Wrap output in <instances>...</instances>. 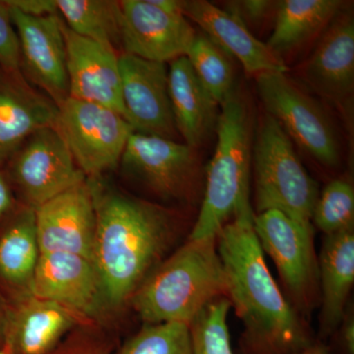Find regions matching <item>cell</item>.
Wrapping results in <instances>:
<instances>
[{
	"label": "cell",
	"mask_w": 354,
	"mask_h": 354,
	"mask_svg": "<svg viewBox=\"0 0 354 354\" xmlns=\"http://www.w3.org/2000/svg\"><path fill=\"white\" fill-rule=\"evenodd\" d=\"M254 216H237L216 236L225 297L243 322L244 353L295 354L314 342L268 269Z\"/></svg>",
	"instance_id": "6da1fadb"
},
{
	"label": "cell",
	"mask_w": 354,
	"mask_h": 354,
	"mask_svg": "<svg viewBox=\"0 0 354 354\" xmlns=\"http://www.w3.org/2000/svg\"><path fill=\"white\" fill-rule=\"evenodd\" d=\"M95 215L93 262L109 307H120L162 259L174 223L165 209L86 177Z\"/></svg>",
	"instance_id": "7a4b0ae2"
},
{
	"label": "cell",
	"mask_w": 354,
	"mask_h": 354,
	"mask_svg": "<svg viewBox=\"0 0 354 354\" xmlns=\"http://www.w3.org/2000/svg\"><path fill=\"white\" fill-rule=\"evenodd\" d=\"M221 297H225V277L216 239H189L149 272L130 299L146 324L190 325Z\"/></svg>",
	"instance_id": "3957f363"
},
{
	"label": "cell",
	"mask_w": 354,
	"mask_h": 354,
	"mask_svg": "<svg viewBox=\"0 0 354 354\" xmlns=\"http://www.w3.org/2000/svg\"><path fill=\"white\" fill-rule=\"evenodd\" d=\"M218 143L207 171L206 191L189 239H216L230 218L254 215L250 199L252 136L250 113L234 92L221 104Z\"/></svg>",
	"instance_id": "277c9868"
},
{
	"label": "cell",
	"mask_w": 354,
	"mask_h": 354,
	"mask_svg": "<svg viewBox=\"0 0 354 354\" xmlns=\"http://www.w3.org/2000/svg\"><path fill=\"white\" fill-rule=\"evenodd\" d=\"M251 165L258 214L278 209L314 232L318 185L305 171L290 137L269 114L258 130Z\"/></svg>",
	"instance_id": "5b68a950"
},
{
	"label": "cell",
	"mask_w": 354,
	"mask_h": 354,
	"mask_svg": "<svg viewBox=\"0 0 354 354\" xmlns=\"http://www.w3.org/2000/svg\"><path fill=\"white\" fill-rule=\"evenodd\" d=\"M57 109L55 129L85 176H102L120 165L133 132L121 114L101 104L70 97Z\"/></svg>",
	"instance_id": "8992f818"
},
{
	"label": "cell",
	"mask_w": 354,
	"mask_h": 354,
	"mask_svg": "<svg viewBox=\"0 0 354 354\" xmlns=\"http://www.w3.org/2000/svg\"><path fill=\"white\" fill-rule=\"evenodd\" d=\"M256 82L268 114L277 120L290 140L326 167L337 165L339 160L337 138L317 102L285 73L259 74Z\"/></svg>",
	"instance_id": "52a82bcc"
},
{
	"label": "cell",
	"mask_w": 354,
	"mask_h": 354,
	"mask_svg": "<svg viewBox=\"0 0 354 354\" xmlns=\"http://www.w3.org/2000/svg\"><path fill=\"white\" fill-rule=\"evenodd\" d=\"M14 155V179L30 208H38L86 179L55 127L32 133Z\"/></svg>",
	"instance_id": "ba28073f"
},
{
	"label": "cell",
	"mask_w": 354,
	"mask_h": 354,
	"mask_svg": "<svg viewBox=\"0 0 354 354\" xmlns=\"http://www.w3.org/2000/svg\"><path fill=\"white\" fill-rule=\"evenodd\" d=\"M253 225L262 250L274 260L291 297L300 308H308L313 302L318 277L314 232L278 209L254 216Z\"/></svg>",
	"instance_id": "9c48e42d"
},
{
	"label": "cell",
	"mask_w": 354,
	"mask_h": 354,
	"mask_svg": "<svg viewBox=\"0 0 354 354\" xmlns=\"http://www.w3.org/2000/svg\"><path fill=\"white\" fill-rule=\"evenodd\" d=\"M196 37L183 13H172L150 0L120 1V44L127 55L171 62L186 57Z\"/></svg>",
	"instance_id": "30bf717a"
},
{
	"label": "cell",
	"mask_w": 354,
	"mask_h": 354,
	"mask_svg": "<svg viewBox=\"0 0 354 354\" xmlns=\"http://www.w3.org/2000/svg\"><path fill=\"white\" fill-rule=\"evenodd\" d=\"M118 64L124 118L133 132L174 140L167 64L122 53Z\"/></svg>",
	"instance_id": "8fae6325"
},
{
	"label": "cell",
	"mask_w": 354,
	"mask_h": 354,
	"mask_svg": "<svg viewBox=\"0 0 354 354\" xmlns=\"http://www.w3.org/2000/svg\"><path fill=\"white\" fill-rule=\"evenodd\" d=\"M29 293L80 318L95 317L109 307L94 262L77 254L41 253Z\"/></svg>",
	"instance_id": "7c38bea8"
},
{
	"label": "cell",
	"mask_w": 354,
	"mask_h": 354,
	"mask_svg": "<svg viewBox=\"0 0 354 354\" xmlns=\"http://www.w3.org/2000/svg\"><path fill=\"white\" fill-rule=\"evenodd\" d=\"M7 6L19 38L21 67L58 106L69 97L62 19L58 15L32 17Z\"/></svg>",
	"instance_id": "4fadbf2b"
},
{
	"label": "cell",
	"mask_w": 354,
	"mask_h": 354,
	"mask_svg": "<svg viewBox=\"0 0 354 354\" xmlns=\"http://www.w3.org/2000/svg\"><path fill=\"white\" fill-rule=\"evenodd\" d=\"M41 253L77 254L93 261L94 202L87 178L35 209Z\"/></svg>",
	"instance_id": "5bb4252c"
},
{
	"label": "cell",
	"mask_w": 354,
	"mask_h": 354,
	"mask_svg": "<svg viewBox=\"0 0 354 354\" xmlns=\"http://www.w3.org/2000/svg\"><path fill=\"white\" fill-rule=\"evenodd\" d=\"M69 97L113 109L124 118L118 57L113 48L71 31L64 21Z\"/></svg>",
	"instance_id": "9a60e30c"
},
{
	"label": "cell",
	"mask_w": 354,
	"mask_h": 354,
	"mask_svg": "<svg viewBox=\"0 0 354 354\" xmlns=\"http://www.w3.org/2000/svg\"><path fill=\"white\" fill-rule=\"evenodd\" d=\"M192 150L172 139L132 132L120 164L160 196L177 197L193 174Z\"/></svg>",
	"instance_id": "2e32d148"
},
{
	"label": "cell",
	"mask_w": 354,
	"mask_h": 354,
	"mask_svg": "<svg viewBox=\"0 0 354 354\" xmlns=\"http://www.w3.org/2000/svg\"><path fill=\"white\" fill-rule=\"evenodd\" d=\"M181 11L186 19L201 27L221 50L236 58L247 73L257 76L288 72L281 57L272 53L267 44L256 38L235 14L205 0L183 1Z\"/></svg>",
	"instance_id": "e0dca14e"
},
{
	"label": "cell",
	"mask_w": 354,
	"mask_h": 354,
	"mask_svg": "<svg viewBox=\"0 0 354 354\" xmlns=\"http://www.w3.org/2000/svg\"><path fill=\"white\" fill-rule=\"evenodd\" d=\"M58 109L30 87L21 74L0 70V162L14 155L32 133L55 127Z\"/></svg>",
	"instance_id": "ac0fdd59"
},
{
	"label": "cell",
	"mask_w": 354,
	"mask_h": 354,
	"mask_svg": "<svg viewBox=\"0 0 354 354\" xmlns=\"http://www.w3.org/2000/svg\"><path fill=\"white\" fill-rule=\"evenodd\" d=\"M304 80L319 95L342 102L354 85V24L341 18L325 32L304 67Z\"/></svg>",
	"instance_id": "d6986e66"
},
{
	"label": "cell",
	"mask_w": 354,
	"mask_h": 354,
	"mask_svg": "<svg viewBox=\"0 0 354 354\" xmlns=\"http://www.w3.org/2000/svg\"><path fill=\"white\" fill-rule=\"evenodd\" d=\"M80 319L62 305L29 293L4 333V344L12 354H50Z\"/></svg>",
	"instance_id": "ffe728a7"
},
{
	"label": "cell",
	"mask_w": 354,
	"mask_h": 354,
	"mask_svg": "<svg viewBox=\"0 0 354 354\" xmlns=\"http://www.w3.org/2000/svg\"><path fill=\"white\" fill-rule=\"evenodd\" d=\"M169 92L177 131L190 148L204 141L218 122V104L198 79L186 57L171 62Z\"/></svg>",
	"instance_id": "44dd1931"
},
{
	"label": "cell",
	"mask_w": 354,
	"mask_h": 354,
	"mask_svg": "<svg viewBox=\"0 0 354 354\" xmlns=\"http://www.w3.org/2000/svg\"><path fill=\"white\" fill-rule=\"evenodd\" d=\"M322 310L321 335L337 330L346 314V301L354 283V232L342 230L326 235L319 262Z\"/></svg>",
	"instance_id": "7402d4cb"
},
{
	"label": "cell",
	"mask_w": 354,
	"mask_h": 354,
	"mask_svg": "<svg viewBox=\"0 0 354 354\" xmlns=\"http://www.w3.org/2000/svg\"><path fill=\"white\" fill-rule=\"evenodd\" d=\"M337 0H285L279 2L274 32L267 46L279 57L299 48L328 25L339 10Z\"/></svg>",
	"instance_id": "603a6c76"
},
{
	"label": "cell",
	"mask_w": 354,
	"mask_h": 354,
	"mask_svg": "<svg viewBox=\"0 0 354 354\" xmlns=\"http://www.w3.org/2000/svg\"><path fill=\"white\" fill-rule=\"evenodd\" d=\"M41 255L35 209L26 207L0 237V274L30 288Z\"/></svg>",
	"instance_id": "cb8c5ba5"
},
{
	"label": "cell",
	"mask_w": 354,
	"mask_h": 354,
	"mask_svg": "<svg viewBox=\"0 0 354 354\" xmlns=\"http://www.w3.org/2000/svg\"><path fill=\"white\" fill-rule=\"evenodd\" d=\"M58 13L79 36L113 48L120 44V2L57 0Z\"/></svg>",
	"instance_id": "d4e9b609"
},
{
	"label": "cell",
	"mask_w": 354,
	"mask_h": 354,
	"mask_svg": "<svg viewBox=\"0 0 354 354\" xmlns=\"http://www.w3.org/2000/svg\"><path fill=\"white\" fill-rule=\"evenodd\" d=\"M186 57L203 86L221 106L234 92L230 55L206 34H196Z\"/></svg>",
	"instance_id": "484cf974"
},
{
	"label": "cell",
	"mask_w": 354,
	"mask_h": 354,
	"mask_svg": "<svg viewBox=\"0 0 354 354\" xmlns=\"http://www.w3.org/2000/svg\"><path fill=\"white\" fill-rule=\"evenodd\" d=\"M230 304L221 297L207 305L190 324L192 354H234L227 315Z\"/></svg>",
	"instance_id": "4316f807"
},
{
	"label": "cell",
	"mask_w": 354,
	"mask_h": 354,
	"mask_svg": "<svg viewBox=\"0 0 354 354\" xmlns=\"http://www.w3.org/2000/svg\"><path fill=\"white\" fill-rule=\"evenodd\" d=\"M120 354H192L190 326L180 322L146 324Z\"/></svg>",
	"instance_id": "83f0119b"
},
{
	"label": "cell",
	"mask_w": 354,
	"mask_h": 354,
	"mask_svg": "<svg viewBox=\"0 0 354 354\" xmlns=\"http://www.w3.org/2000/svg\"><path fill=\"white\" fill-rule=\"evenodd\" d=\"M312 221L326 235L353 230V185L339 179L328 184L317 199Z\"/></svg>",
	"instance_id": "f1b7e54d"
},
{
	"label": "cell",
	"mask_w": 354,
	"mask_h": 354,
	"mask_svg": "<svg viewBox=\"0 0 354 354\" xmlns=\"http://www.w3.org/2000/svg\"><path fill=\"white\" fill-rule=\"evenodd\" d=\"M0 66L9 73L21 74L19 38L4 1H0Z\"/></svg>",
	"instance_id": "f546056e"
},
{
	"label": "cell",
	"mask_w": 354,
	"mask_h": 354,
	"mask_svg": "<svg viewBox=\"0 0 354 354\" xmlns=\"http://www.w3.org/2000/svg\"><path fill=\"white\" fill-rule=\"evenodd\" d=\"M50 354H111L106 342L88 334H75L60 342Z\"/></svg>",
	"instance_id": "4dcf8cb0"
},
{
	"label": "cell",
	"mask_w": 354,
	"mask_h": 354,
	"mask_svg": "<svg viewBox=\"0 0 354 354\" xmlns=\"http://www.w3.org/2000/svg\"><path fill=\"white\" fill-rule=\"evenodd\" d=\"M272 7V1L265 0H245V1L230 2L227 11L235 14L244 23L246 20L251 22H259L265 19Z\"/></svg>",
	"instance_id": "1f68e13d"
},
{
	"label": "cell",
	"mask_w": 354,
	"mask_h": 354,
	"mask_svg": "<svg viewBox=\"0 0 354 354\" xmlns=\"http://www.w3.org/2000/svg\"><path fill=\"white\" fill-rule=\"evenodd\" d=\"M7 6L32 17L57 15V0H9Z\"/></svg>",
	"instance_id": "d6a6232c"
},
{
	"label": "cell",
	"mask_w": 354,
	"mask_h": 354,
	"mask_svg": "<svg viewBox=\"0 0 354 354\" xmlns=\"http://www.w3.org/2000/svg\"><path fill=\"white\" fill-rule=\"evenodd\" d=\"M341 344L346 354H354L353 314L346 311L341 324Z\"/></svg>",
	"instance_id": "836d02e7"
},
{
	"label": "cell",
	"mask_w": 354,
	"mask_h": 354,
	"mask_svg": "<svg viewBox=\"0 0 354 354\" xmlns=\"http://www.w3.org/2000/svg\"><path fill=\"white\" fill-rule=\"evenodd\" d=\"M11 204H12V197H11L10 189L0 172V218L8 211Z\"/></svg>",
	"instance_id": "e575fe53"
},
{
	"label": "cell",
	"mask_w": 354,
	"mask_h": 354,
	"mask_svg": "<svg viewBox=\"0 0 354 354\" xmlns=\"http://www.w3.org/2000/svg\"><path fill=\"white\" fill-rule=\"evenodd\" d=\"M295 354H330L329 351L323 344H312L308 348L302 349Z\"/></svg>",
	"instance_id": "d590c367"
},
{
	"label": "cell",
	"mask_w": 354,
	"mask_h": 354,
	"mask_svg": "<svg viewBox=\"0 0 354 354\" xmlns=\"http://www.w3.org/2000/svg\"><path fill=\"white\" fill-rule=\"evenodd\" d=\"M4 329H6V322L2 317L1 310H0V339L4 335Z\"/></svg>",
	"instance_id": "8d00e7d4"
},
{
	"label": "cell",
	"mask_w": 354,
	"mask_h": 354,
	"mask_svg": "<svg viewBox=\"0 0 354 354\" xmlns=\"http://www.w3.org/2000/svg\"><path fill=\"white\" fill-rule=\"evenodd\" d=\"M0 354H12V353H11L10 348H9L6 344H3V346L0 348Z\"/></svg>",
	"instance_id": "74e56055"
}]
</instances>
